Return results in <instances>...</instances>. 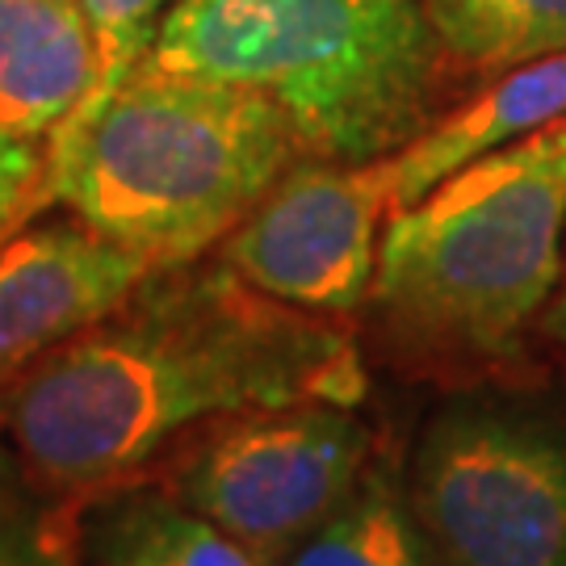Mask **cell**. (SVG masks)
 I'll return each mask as SVG.
<instances>
[{
  "instance_id": "5",
  "label": "cell",
  "mask_w": 566,
  "mask_h": 566,
  "mask_svg": "<svg viewBox=\"0 0 566 566\" xmlns=\"http://www.w3.org/2000/svg\"><path fill=\"white\" fill-rule=\"evenodd\" d=\"M407 500L449 566H566V416L537 395L437 407Z\"/></svg>"
},
{
  "instance_id": "8",
  "label": "cell",
  "mask_w": 566,
  "mask_h": 566,
  "mask_svg": "<svg viewBox=\"0 0 566 566\" xmlns=\"http://www.w3.org/2000/svg\"><path fill=\"white\" fill-rule=\"evenodd\" d=\"M147 273L81 219L21 227L0 243V416L46 353L109 315Z\"/></svg>"
},
{
  "instance_id": "6",
  "label": "cell",
  "mask_w": 566,
  "mask_h": 566,
  "mask_svg": "<svg viewBox=\"0 0 566 566\" xmlns=\"http://www.w3.org/2000/svg\"><path fill=\"white\" fill-rule=\"evenodd\" d=\"M374 432L353 403L256 407L206 428L172 491L256 558H285L357 491Z\"/></svg>"
},
{
  "instance_id": "1",
  "label": "cell",
  "mask_w": 566,
  "mask_h": 566,
  "mask_svg": "<svg viewBox=\"0 0 566 566\" xmlns=\"http://www.w3.org/2000/svg\"><path fill=\"white\" fill-rule=\"evenodd\" d=\"M361 395V361L340 327L252 290L223 261H189L151 269L109 315L46 353L0 424L46 491L105 495L193 428Z\"/></svg>"
},
{
  "instance_id": "11",
  "label": "cell",
  "mask_w": 566,
  "mask_h": 566,
  "mask_svg": "<svg viewBox=\"0 0 566 566\" xmlns=\"http://www.w3.org/2000/svg\"><path fill=\"white\" fill-rule=\"evenodd\" d=\"M84 554L93 566H264L202 512L160 491H118L88 512Z\"/></svg>"
},
{
  "instance_id": "13",
  "label": "cell",
  "mask_w": 566,
  "mask_h": 566,
  "mask_svg": "<svg viewBox=\"0 0 566 566\" xmlns=\"http://www.w3.org/2000/svg\"><path fill=\"white\" fill-rule=\"evenodd\" d=\"M446 60L507 72L566 51V0H424Z\"/></svg>"
},
{
  "instance_id": "7",
  "label": "cell",
  "mask_w": 566,
  "mask_h": 566,
  "mask_svg": "<svg viewBox=\"0 0 566 566\" xmlns=\"http://www.w3.org/2000/svg\"><path fill=\"white\" fill-rule=\"evenodd\" d=\"M382 214H390L382 160L303 156L219 243V261L277 303L348 315L374 290Z\"/></svg>"
},
{
  "instance_id": "10",
  "label": "cell",
  "mask_w": 566,
  "mask_h": 566,
  "mask_svg": "<svg viewBox=\"0 0 566 566\" xmlns=\"http://www.w3.org/2000/svg\"><path fill=\"white\" fill-rule=\"evenodd\" d=\"M97 76L81 0H0V126L46 139L72 118Z\"/></svg>"
},
{
  "instance_id": "9",
  "label": "cell",
  "mask_w": 566,
  "mask_h": 566,
  "mask_svg": "<svg viewBox=\"0 0 566 566\" xmlns=\"http://www.w3.org/2000/svg\"><path fill=\"white\" fill-rule=\"evenodd\" d=\"M558 118H566V51L500 72V81L483 88L474 102L437 118L424 135L382 156L390 214L420 202L428 189H437L458 168L483 160Z\"/></svg>"
},
{
  "instance_id": "12",
  "label": "cell",
  "mask_w": 566,
  "mask_h": 566,
  "mask_svg": "<svg viewBox=\"0 0 566 566\" xmlns=\"http://www.w3.org/2000/svg\"><path fill=\"white\" fill-rule=\"evenodd\" d=\"M285 566H449L390 470H365L357 491L285 554Z\"/></svg>"
},
{
  "instance_id": "16",
  "label": "cell",
  "mask_w": 566,
  "mask_h": 566,
  "mask_svg": "<svg viewBox=\"0 0 566 566\" xmlns=\"http://www.w3.org/2000/svg\"><path fill=\"white\" fill-rule=\"evenodd\" d=\"M42 168H46V147L0 126V243L21 231L30 210L39 206Z\"/></svg>"
},
{
  "instance_id": "17",
  "label": "cell",
  "mask_w": 566,
  "mask_h": 566,
  "mask_svg": "<svg viewBox=\"0 0 566 566\" xmlns=\"http://www.w3.org/2000/svg\"><path fill=\"white\" fill-rule=\"evenodd\" d=\"M546 332L554 340L566 344V264H563V282H558V294L549 298L546 306Z\"/></svg>"
},
{
  "instance_id": "15",
  "label": "cell",
  "mask_w": 566,
  "mask_h": 566,
  "mask_svg": "<svg viewBox=\"0 0 566 566\" xmlns=\"http://www.w3.org/2000/svg\"><path fill=\"white\" fill-rule=\"evenodd\" d=\"M0 566H67V542L46 504V486L13 446H0Z\"/></svg>"
},
{
  "instance_id": "2",
  "label": "cell",
  "mask_w": 566,
  "mask_h": 566,
  "mask_svg": "<svg viewBox=\"0 0 566 566\" xmlns=\"http://www.w3.org/2000/svg\"><path fill=\"white\" fill-rule=\"evenodd\" d=\"M298 160L273 105L143 60L93 118L46 139L39 206L168 269L219 248Z\"/></svg>"
},
{
  "instance_id": "3",
  "label": "cell",
  "mask_w": 566,
  "mask_h": 566,
  "mask_svg": "<svg viewBox=\"0 0 566 566\" xmlns=\"http://www.w3.org/2000/svg\"><path fill=\"white\" fill-rule=\"evenodd\" d=\"M441 39L424 0H177L147 63L235 84L306 160L369 164L432 126Z\"/></svg>"
},
{
  "instance_id": "4",
  "label": "cell",
  "mask_w": 566,
  "mask_h": 566,
  "mask_svg": "<svg viewBox=\"0 0 566 566\" xmlns=\"http://www.w3.org/2000/svg\"><path fill=\"white\" fill-rule=\"evenodd\" d=\"M566 264V118L465 164L390 214L369 298L428 357H504L558 294Z\"/></svg>"
},
{
  "instance_id": "14",
  "label": "cell",
  "mask_w": 566,
  "mask_h": 566,
  "mask_svg": "<svg viewBox=\"0 0 566 566\" xmlns=\"http://www.w3.org/2000/svg\"><path fill=\"white\" fill-rule=\"evenodd\" d=\"M81 4L88 30H93V46H97V76L88 88V102L72 118H63L51 135L76 130L84 118H93L114 97V88L147 60V51H151V42H156L164 18L172 13L177 0H81Z\"/></svg>"
}]
</instances>
